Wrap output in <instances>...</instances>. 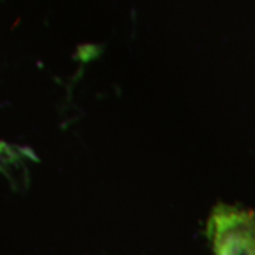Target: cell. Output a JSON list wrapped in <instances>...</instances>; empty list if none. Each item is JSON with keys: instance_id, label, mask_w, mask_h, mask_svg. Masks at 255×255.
<instances>
[{"instance_id": "1", "label": "cell", "mask_w": 255, "mask_h": 255, "mask_svg": "<svg viewBox=\"0 0 255 255\" xmlns=\"http://www.w3.org/2000/svg\"><path fill=\"white\" fill-rule=\"evenodd\" d=\"M207 234L214 255H255V214L237 206L217 204Z\"/></svg>"}]
</instances>
